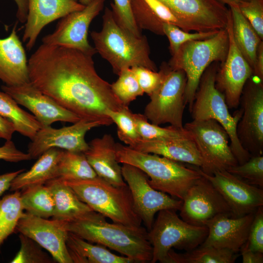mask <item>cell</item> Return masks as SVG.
I'll return each mask as SVG.
<instances>
[{
    "label": "cell",
    "mask_w": 263,
    "mask_h": 263,
    "mask_svg": "<svg viewBox=\"0 0 263 263\" xmlns=\"http://www.w3.org/2000/svg\"><path fill=\"white\" fill-rule=\"evenodd\" d=\"M93 56L76 49L42 44L28 61L30 82L80 119L113 124L109 110L124 106L97 74Z\"/></svg>",
    "instance_id": "obj_1"
},
{
    "label": "cell",
    "mask_w": 263,
    "mask_h": 263,
    "mask_svg": "<svg viewBox=\"0 0 263 263\" xmlns=\"http://www.w3.org/2000/svg\"><path fill=\"white\" fill-rule=\"evenodd\" d=\"M105 218L93 211L76 220L65 222V227L68 232L117 251L135 263H150L152 247L147 229L142 226L133 228L110 223Z\"/></svg>",
    "instance_id": "obj_2"
},
{
    "label": "cell",
    "mask_w": 263,
    "mask_h": 263,
    "mask_svg": "<svg viewBox=\"0 0 263 263\" xmlns=\"http://www.w3.org/2000/svg\"><path fill=\"white\" fill-rule=\"evenodd\" d=\"M102 27L90 35L94 48L111 65L118 75L123 70L142 66L157 71L150 57V48L146 36L136 37L121 27L111 9L106 7L102 16Z\"/></svg>",
    "instance_id": "obj_3"
},
{
    "label": "cell",
    "mask_w": 263,
    "mask_h": 263,
    "mask_svg": "<svg viewBox=\"0 0 263 263\" xmlns=\"http://www.w3.org/2000/svg\"><path fill=\"white\" fill-rule=\"evenodd\" d=\"M116 155L119 163L132 165L143 171L152 188L179 200H183L189 187L201 177L198 167L188 168L179 162L119 143H116Z\"/></svg>",
    "instance_id": "obj_4"
},
{
    "label": "cell",
    "mask_w": 263,
    "mask_h": 263,
    "mask_svg": "<svg viewBox=\"0 0 263 263\" xmlns=\"http://www.w3.org/2000/svg\"><path fill=\"white\" fill-rule=\"evenodd\" d=\"M61 180L94 211L113 222L133 228L142 227V220L135 209L127 185L115 186L98 176L86 179Z\"/></svg>",
    "instance_id": "obj_5"
},
{
    "label": "cell",
    "mask_w": 263,
    "mask_h": 263,
    "mask_svg": "<svg viewBox=\"0 0 263 263\" xmlns=\"http://www.w3.org/2000/svg\"><path fill=\"white\" fill-rule=\"evenodd\" d=\"M228 45V35L225 28L219 30L211 38L191 40L182 44L168 63L172 69L185 73V100L189 111L204 72L211 63H221L225 61Z\"/></svg>",
    "instance_id": "obj_6"
},
{
    "label": "cell",
    "mask_w": 263,
    "mask_h": 263,
    "mask_svg": "<svg viewBox=\"0 0 263 263\" xmlns=\"http://www.w3.org/2000/svg\"><path fill=\"white\" fill-rule=\"evenodd\" d=\"M218 63H211L204 72L189 111L193 120L213 119L225 129L229 137L232 151L238 164H242L251 157L241 145L237 135V126L242 115V110H238L234 115H231L224 95L216 88Z\"/></svg>",
    "instance_id": "obj_7"
},
{
    "label": "cell",
    "mask_w": 263,
    "mask_h": 263,
    "mask_svg": "<svg viewBox=\"0 0 263 263\" xmlns=\"http://www.w3.org/2000/svg\"><path fill=\"white\" fill-rule=\"evenodd\" d=\"M207 233V226L187 223L179 217L175 210L159 211L151 229L148 231V238L152 247L150 263H162L173 248L187 251L197 247Z\"/></svg>",
    "instance_id": "obj_8"
},
{
    "label": "cell",
    "mask_w": 263,
    "mask_h": 263,
    "mask_svg": "<svg viewBox=\"0 0 263 263\" xmlns=\"http://www.w3.org/2000/svg\"><path fill=\"white\" fill-rule=\"evenodd\" d=\"M160 70L162 78L158 88L150 96L144 110V116L151 123L160 125L169 123L183 128L185 92L187 82L185 73L173 70L163 62Z\"/></svg>",
    "instance_id": "obj_9"
},
{
    "label": "cell",
    "mask_w": 263,
    "mask_h": 263,
    "mask_svg": "<svg viewBox=\"0 0 263 263\" xmlns=\"http://www.w3.org/2000/svg\"><path fill=\"white\" fill-rule=\"evenodd\" d=\"M191 134L200 152L202 166L200 169L207 175L226 170L238 164L225 129L216 120H194L184 126Z\"/></svg>",
    "instance_id": "obj_10"
},
{
    "label": "cell",
    "mask_w": 263,
    "mask_h": 263,
    "mask_svg": "<svg viewBox=\"0 0 263 263\" xmlns=\"http://www.w3.org/2000/svg\"><path fill=\"white\" fill-rule=\"evenodd\" d=\"M252 76L244 87L240 100L242 115L236 132L243 147L251 156L263 155V82Z\"/></svg>",
    "instance_id": "obj_11"
},
{
    "label": "cell",
    "mask_w": 263,
    "mask_h": 263,
    "mask_svg": "<svg viewBox=\"0 0 263 263\" xmlns=\"http://www.w3.org/2000/svg\"><path fill=\"white\" fill-rule=\"evenodd\" d=\"M123 179L130 190L135 209L150 230L155 214L165 209L179 210L183 201L152 188L148 176L138 168L127 164L121 166Z\"/></svg>",
    "instance_id": "obj_12"
},
{
    "label": "cell",
    "mask_w": 263,
    "mask_h": 263,
    "mask_svg": "<svg viewBox=\"0 0 263 263\" xmlns=\"http://www.w3.org/2000/svg\"><path fill=\"white\" fill-rule=\"evenodd\" d=\"M105 2V0H93L83 9L61 18L55 31L42 38V43L73 48L94 56L97 52L89 42V28L103 9Z\"/></svg>",
    "instance_id": "obj_13"
},
{
    "label": "cell",
    "mask_w": 263,
    "mask_h": 263,
    "mask_svg": "<svg viewBox=\"0 0 263 263\" xmlns=\"http://www.w3.org/2000/svg\"><path fill=\"white\" fill-rule=\"evenodd\" d=\"M184 25L186 32L219 31L226 27L229 9L218 0H159Z\"/></svg>",
    "instance_id": "obj_14"
},
{
    "label": "cell",
    "mask_w": 263,
    "mask_h": 263,
    "mask_svg": "<svg viewBox=\"0 0 263 263\" xmlns=\"http://www.w3.org/2000/svg\"><path fill=\"white\" fill-rule=\"evenodd\" d=\"M226 28L229 38L228 49L225 61L217 70L215 86L224 95L228 108L232 109L240 105L244 87L253 75V71L235 42L230 10Z\"/></svg>",
    "instance_id": "obj_15"
},
{
    "label": "cell",
    "mask_w": 263,
    "mask_h": 263,
    "mask_svg": "<svg viewBox=\"0 0 263 263\" xmlns=\"http://www.w3.org/2000/svg\"><path fill=\"white\" fill-rule=\"evenodd\" d=\"M106 124L99 120L80 119L73 125L55 129L51 126L42 127L31 140L28 153L31 159L38 158L51 148L84 153L89 148L85 135L91 129Z\"/></svg>",
    "instance_id": "obj_16"
},
{
    "label": "cell",
    "mask_w": 263,
    "mask_h": 263,
    "mask_svg": "<svg viewBox=\"0 0 263 263\" xmlns=\"http://www.w3.org/2000/svg\"><path fill=\"white\" fill-rule=\"evenodd\" d=\"M182 201L180 216L192 225L205 226L207 221L220 214L232 216L231 210L223 196L202 175L189 187Z\"/></svg>",
    "instance_id": "obj_17"
},
{
    "label": "cell",
    "mask_w": 263,
    "mask_h": 263,
    "mask_svg": "<svg viewBox=\"0 0 263 263\" xmlns=\"http://www.w3.org/2000/svg\"><path fill=\"white\" fill-rule=\"evenodd\" d=\"M16 229L47 250L56 261L73 263L66 244L69 232L65 222L24 212Z\"/></svg>",
    "instance_id": "obj_18"
},
{
    "label": "cell",
    "mask_w": 263,
    "mask_h": 263,
    "mask_svg": "<svg viewBox=\"0 0 263 263\" xmlns=\"http://www.w3.org/2000/svg\"><path fill=\"white\" fill-rule=\"evenodd\" d=\"M200 173L207 179L223 196L231 212L232 217H239L255 212L263 206L262 188L250 185L226 170L209 175Z\"/></svg>",
    "instance_id": "obj_19"
},
{
    "label": "cell",
    "mask_w": 263,
    "mask_h": 263,
    "mask_svg": "<svg viewBox=\"0 0 263 263\" xmlns=\"http://www.w3.org/2000/svg\"><path fill=\"white\" fill-rule=\"evenodd\" d=\"M2 90L10 95L18 104L28 109L42 127L51 126L57 121L74 123L80 118L65 109L53 98L42 93L30 81L17 86L2 85Z\"/></svg>",
    "instance_id": "obj_20"
},
{
    "label": "cell",
    "mask_w": 263,
    "mask_h": 263,
    "mask_svg": "<svg viewBox=\"0 0 263 263\" xmlns=\"http://www.w3.org/2000/svg\"><path fill=\"white\" fill-rule=\"evenodd\" d=\"M255 212L239 217L227 214L216 215L205 223L208 233L200 245L225 248L238 253L247 241Z\"/></svg>",
    "instance_id": "obj_21"
},
{
    "label": "cell",
    "mask_w": 263,
    "mask_h": 263,
    "mask_svg": "<svg viewBox=\"0 0 263 263\" xmlns=\"http://www.w3.org/2000/svg\"><path fill=\"white\" fill-rule=\"evenodd\" d=\"M85 6L75 0H28V14L22 37L27 49H32L40 32L48 24Z\"/></svg>",
    "instance_id": "obj_22"
},
{
    "label": "cell",
    "mask_w": 263,
    "mask_h": 263,
    "mask_svg": "<svg viewBox=\"0 0 263 263\" xmlns=\"http://www.w3.org/2000/svg\"><path fill=\"white\" fill-rule=\"evenodd\" d=\"M16 27V24L8 37L0 38V79L8 86L30 81L26 52Z\"/></svg>",
    "instance_id": "obj_23"
},
{
    "label": "cell",
    "mask_w": 263,
    "mask_h": 263,
    "mask_svg": "<svg viewBox=\"0 0 263 263\" xmlns=\"http://www.w3.org/2000/svg\"><path fill=\"white\" fill-rule=\"evenodd\" d=\"M84 153L97 176L115 186L127 185L116 160V143L112 135L105 134L93 139Z\"/></svg>",
    "instance_id": "obj_24"
},
{
    "label": "cell",
    "mask_w": 263,
    "mask_h": 263,
    "mask_svg": "<svg viewBox=\"0 0 263 263\" xmlns=\"http://www.w3.org/2000/svg\"><path fill=\"white\" fill-rule=\"evenodd\" d=\"M131 148L177 162L191 164L198 168L202 166L201 157L193 138L159 140L141 139Z\"/></svg>",
    "instance_id": "obj_25"
},
{
    "label": "cell",
    "mask_w": 263,
    "mask_h": 263,
    "mask_svg": "<svg viewBox=\"0 0 263 263\" xmlns=\"http://www.w3.org/2000/svg\"><path fill=\"white\" fill-rule=\"evenodd\" d=\"M134 19L141 29L162 35L163 23L173 24L185 31L181 21L159 0H131Z\"/></svg>",
    "instance_id": "obj_26"
},
{
    "label": "cell",
    "mask_w": 263,
    "mask_h": 263,
    "mask_svg": "<svg viewBox=\"0 0 263 263\" xmlns=\"http://www.w3.org/2000/svg\"><path fill=\"white\" fill-rule=\"evenodd\" d=\"M45 185L50 189L54 200L52 219L69 222L94 211L61 179H53Z\"/></svg>",
    "instance_id": "obj_27"
},
{
    "label": "cell",
    "mask_w": 263,
    "mask_h": 263,
    "mask_svg": "<svg viewBox=\"0 0 263 263\" xmlns=\"http://www.w3.org/2000/svg\"><path fill=\"white\" fill-rule=\"evenodd\" d=\"M63 150L51 148L38 157L30 170L22 171L12 180L10 190L17 191L29 187L45 185L56 178L57 165Z\"/></svg>",
    "instance_id": "obj_28"
},
{
    "label": "cell",
    "mask_w": 263,
    "mask_h": 263,
    "mask_svg": "<svg viewBox=\"0 0 263 263\" xmlns=\"http://www.w3.org/2000/svg\"><path fill=\"white\" fill-rule=\"evenodd\" d=\"M66 244L73 263H135L125 256L113 253L107 247L88 242L69 232Z\"/></svg>",
    "instance_id": "obj_29"
},
{
    "label": "cell",
    "mask_w": 263,
    "mask_h": 263,
    "mask_svg": "<svg viewBox=\"0 0 263 263\" xmlns=\"http://www.w3.org/2000/svg\"><path fill=\"white\" fill-rule=\"evenodd\" d=\"M229 6L232 18V33L235 42L253 71L258 47L263 40L243 15L238 5H232Z\"/></svg>",
    "instance_id": "obj_30"
},
{
    "label": "cell",
    "mask_w": 263,
    "mask_h": 263,
    "mask_svg": "<svg viewBox=\"0 0 263 263\" xmlns=\"http://www.w3.org/2000/svg\"><path fill=\"white\" fill-rule=\"evenodd\" d=\"M239 256L227 249L199 245L184 253L171 248L162 263H233Z\"/></svg>",
    "instance_id": "obj_31"
},
{
    "label": "cell",
    "mask_w": 263,
    "mask_h": 263,
    "mask_svg": "<svg viewBox=\"0 0 263 263\" xmlns=\"http://www.w3.org/2000/svg\"><path fill=\"white\" fill-rule=\"evenodd\" d=\"M0 115L13 124L15 132L31 140L42 128L33 115L19 107L17 102L3 91L0 92Z\"/></svg>",
    "instance_id": "obj_32"
},
{
    "label": "cell",
    "mask_w": 263,
    "mask_h": 263,
    "mask_svg": "<svg viewBox=\"0 0 263 263\" xmlns=\"http://www.w3.org/2000/svg\"><path fill=\"white\" fill-rule=\"evenodd\" d=\"M97 176L84 153L62 150L57 165L56 178L80 180Z\"/></svg>",
    "instance_id": "obj_33"
},
{
    "label": "cell",
    "mask_w": 263,
    "mask_h": 263,
    "mask_svg": "<svg viewBox=\"0 0 263 263\" xmlns=\"http://www.w3.org/2000/svg\"><path fill=\"white\" fill-rule=\"evenodd\" d=\"M22 190L20 195L21 201L26 212L46 219L53 217L54 200L47 186H31Z\"/></svg>",
    "instance_id": "obj_34"
},
{
    "label": "cell",
    "mask_w": 263,
    "mask_h": 263,
    "mask_svg": "<svg viewBox=\"0 0 263 263\" xmlns=\"http://www.w3.org/2000/svg\"><path fill=\"white\" fill-rule=\"evenodd\" d=\"M20 195L17 190L0 199V246L16 229L24 213Z\"/></svg>",
    "instance_id": "obj_35"
},
{
    "label": "cell",
    "mask_w": 263,
    "mask_h": 263,
    "mask_svg": "<svg viewBox=\"0 0 263 263\" xmlns=\"http://www.w3.org/2000/svg\"><path fill=\"white\" fill-rule=\"evenodd\" d=\"M132 116L138 132L142 139L159 140L193 138L185 128L172 126L161 127L148 122L144 114L132 113Z\"/></svg>",
    "instance_id": "obj_36"
},
{
    "label": "cell",
    "mask_w": 263,
    "mask_h": 263,
    "mask_svg": "<svg viewBox=\"0 0 263 263\" xmlns=\"http://www.w3.org/2000/svg\"><path fill=\"white\" fill-rule=\"evenodd\" d=\"M118 75L117 80L111 84L112 90L121 103L129 107L131 102L144 93L131 68L122 70Z\"/></svg>",
    "instance_id": "obj_37"
},
{
    "label": "cell",
    "mask_w": 263,
    "mask_h": 263,
    "mask_svg": "<svg viewBox=\"0 0 263 263\" xmlns=\"http://www.w3.org/2000/svg\"><path fill=\"white\" fill-rule=\"evenodd\" d=\"M132 113L129 107H125L117 111L109 110L106 113L113 123L116 124L119 139L130 147L141 139L134 122Z\"/></svg>",
    "instance_id": "obj_38"
},
{
    "label": "cell",
    "mask_w": 263,
    "mask_h": 263,
    "mask_svg": "<svg viewBox=\"0 0 263 263\" xmlns=\"http://www.w3.org/2000/svg\"><path fill=\"white\" fill-rule=\"evenodd\" d=\"M226 170L245 182L263 188V156L253 155L245 162L231 167Z\"/></svg>",
    "instance_id": "obj_39"
},
{
    "label": "cell",
    "mask_w": 263,
    "mask_h": 263,
    "mask_svg": "<svg viewBox=\"0 0 263 263\" xmlns=\"http://www.w3.org/2000/svg\"><path fill=\"white\" fill-rule=\"evenodd\" d=\"M20 247L12 263H52L56 261L41 249V246L30 238L20 233Z\"/></svg>",
    "instance_id": "obj_40"
},
{
    "label": "cell",
    "mask_w": 263,
    "mask_h": 263,
    "mask_svg": "<svg viewBox=\"0 0 263 263\" xmlns=\"http://www.w3.org/2000/svg\"><path fill=\"white\" fill-rule=\"evenodd\" d=\"M163 31L169 43V50L172 56L185 43L194 40L207 39L214 36L218 31L191 33L172 24L163 23Z\"/></svg>",
    "instance_id": "obj_41"
},
{
    "label": "cell",
    "mask_w": 263,
    "mask_h": 263,
    "mask_svg": "<svg viewBox=\"0 0 263 263\" xmlns=\"http://www.w3.org/2000/svg\"><path fill=\"white\" fill-rule=\"evenodd\" d=\"M111 10L118 24L136 37H141L142 30L138 27L133 15L131 0H113Z\"/></svg>",
    "instance_id": "obj_42"
},
{
    "label": "cell",
    "mask_w": 263,
    "mask_h": 263,
    "mask_svg": "<svg viewBox=\"0 0 263 263\" xmlns=\"http://www.w3.org/2000/svg\"><path fill=\"white\" fill-rule=\"evenodd\" d=\"M239 9L254 29L262 40L263 39V0H241Z\"/></svg>",
    "instance_id": "obj_43"
},
{
    "label": "cell",
    "mask_w": 263,
    "mask_h": 263,
    "mask_svg": "<svg viewBox=\"0 0 263 263\" xmlns=\"http://www.w3.org/2000/svg\"><path fill=\"white\" fill-rule=\"evenodd\" d=\"M144 93L149 96L158 88L162 78V72L154 71L142 66L131 68Z\"/></svg>",
    "instance_id": "obj_44"
},
{
    "label": "cell",
    "mask_w": 263,
    "mask_h": 263,
    "mask_svg": "<svg viewBox=\"0 0 263 263\" xmlns=\"http://www.w3.org/2000/svg\"><path fill=\"white\" fill-rule=\"evenodd\" d=\"M246 244L251 250L263 253V207L255 212Z\"/></svg>",
    "instance_id": "obj_45"
},
{
    "label": "cell",
    "mask_w": 263,
    "mask_h": 263,
    "mask_svg": "<svg viewBox=\"0 0 263 263\" xmlns=\"http://www.w3.org/2000/svg\"><path fill=\"white\" fill-rule=\"evenodd\" d=\"M0 159L10 162H18L31 159L28 153H24L17 149L11 140H6L4 144L0 147Z\"/></svg>",
    "instance_id": "obj_46"
},
{
    "label": "cell",
    "mask_w": 263,
    "mask_h": 263,
    "mask_svg": "<svg viewBox=\"0 0 263 263\" xmlns=\"http://www.w3.org/2000/svg\"><path fill=\"white\" fill-rule=\"evenodd\" d=\"M240 251L243 263H263V253L250 249L246 243L242 246Z\"/></svg>",
    "instance_id": "obj_47"
},
{
    "label": "cell",
    "mask_w": 263,
    "mask_h": 263,
    "mask_svg": "<svg viewBox=\"0 0 263 263\" xmlns=\"http://www.w3.org/2000/svg\"><path fill=\"white\" fill-rule=\"evenodd\" d=\"M253 75L263 82V41L260 43L257 53Z\"/></svg>",
    "instance_id": "obj_48"
},
{
    "label": "cell",
    "mask_w": 263,
    "mask_h": 263,
    "mask_svg": "<svg viewBox=\"0 0 263 263\" xmlns=\"http://www.w3.org/2000/svg\"><path fill=\"white\" fill-rule=\"evenodd\" d=\"M15 132L13 124L0 115V138L10 140Z\"/></svg>",
    "instance_id": "obj_49"
},
{
    "label": "cell",
    "mask_w": 263,
    "mask_h": 263,
    "mask_svg": "<svg viewBox=\"0 0 263 263\" xmlns=\"http://www.w3.org/2000/svg\"><path fill=\"white\" fill-rule=\"evenodd\" d=\"M24 170V169H21L0 175V196L10 188L11 182L15 177Z\"/></svg>",
    "instance_id": "obj_50"
},
{
    "label": "cell",
    "mask_w": 263,
    "mask_h": 263,
    "mask_svg": "<svg viewBox=\"0 0 263 263\" xmlns=\"http://www.w3.org/2000/svg\"><path fill=\"white\" fill-rule=\"evenodd\" d=\"M16 4V17L18 21L25 23L28 14V0H13Z\"/></svg>",
    "instance_id": "obj_51"
},
{
    "label": "cell",
    "mask_w": 263,
    "mask_h": 263,
    "mask_svg": "<svg viewBox=\"0 0 263 263\" xmlns=\"http://www.w3.org/2000/svg\"><path fill=\"white\" fill-rule=\"evenodd\" d=\"M224 4H227L228 6L232 5H238L241 0H218Z\"/></svg>",
    "instance_id": "obj_52"
},
{
    "label": "cell",
    "mask_w": 263,
    "mask_h": 263,
    "mask_svg": "<svg viewBox=\"0 0 263 263\" xmlns=\"http://www.w3.org/2000/svg\"><path fill=\"white\" fill-rule=\"evenodd\" d=\"M93 0H79V2L86 6L89 4Z\"/></svg>",
    "instance_id": "obj_53"
},
{
    "label": "cell",
    "mask_w": 263,
    "mask_h": 263,
    "mask_svg": "<svg viewBox=\"0 0 263 263\" xmlns=\"http://www.w3.org/2000/svg\"><path fill=\"white\" fill-rule=\"evenodd\" d=\"M242 0L246 1H249V0Z\"/></svg>",
    "instance_id": "obj_54"
}]
</instances>
